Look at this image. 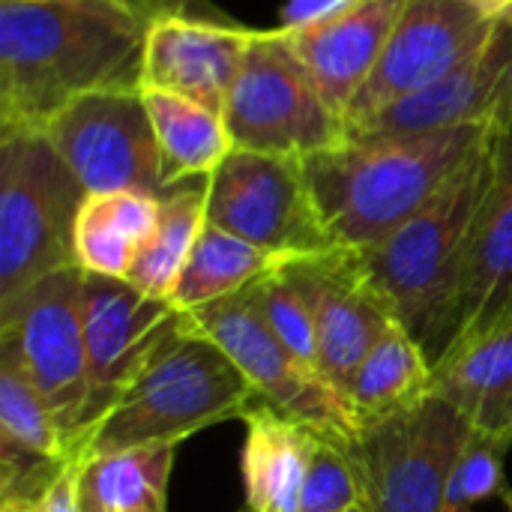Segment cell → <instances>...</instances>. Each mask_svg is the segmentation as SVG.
I'll use <instances>...</instances> for the list:
<instances>
[{"mask_svg": "<svg viewBox=\"0 0 512 512\" xmlns=\"http://www.w3.org/2000/svg\"><path fill=\"white\" fill-rule=\"evenodd\" d=\"M147 24L114 0L0 3V138L45 132L81 96L138 87Z\"/></svg>", "mask_w": 512, "mask_h": 512, "instance_id": "6da1fadb", "label": "cell"}, {"mask_svg": "<svg viewBox=\"0 0 512 512\" xmlns=\"http://www.w3.org/2000/svg\"><path fill=\"white\" fill-rule=\"evenodd\" d=\"M512 105L450 180L378 246L354 252L360 273L390 315L438 363L456 339L459 300L477 216L501 162Z\"/></svg>", "mask_w": 512, "mask_h": 512, "instance_id": "7a4b0ae2", "label": "cell"}, {"mask_svg": "<svg viewBox=\"0 0 512 512\" xmlns=\"http://www.w3.org/2000/svg\"><path fill=\"white\" fill-rule=\"evenodd\" d=\"M498 117L429 132L345 138L303 159L333 243L363 252L390 237L450 180Z\"/></svg>", "mask_w": 512, "mask_h": 512, "instance_id": "3957f363", "label": "cell"}, {"mask_svg": "<svg viewBox=\"0 0 512 512\" xmlns=\"http://www.w3.org/2000/svg\"><path fill=\"white\" fill-rule=\"evenodd\" d=\"M255 402L243 372L183 312L177 330L93 426L81 462L138 447H180L204 429L243 420Z\"/></svg>", "mask_w": 512, "mask_h": 512, "instance_id": "277c9868", "label": "cell"}, {"mask_svg": "<svg viewBox=\"0 0 512 512\" xmlns=\"http://www.w3.org/2000/svg\"><path fill=\"white\" fill-rule=\"evenodd\" d=\"M87 192L42 132L0 138V306L78 267L75 222Z\"/></svg>", "mask_w": 512, "mask_h": 512, "instance_id": "5b68a950", "label": "cell"}, {"mask_svg": "<svg viewBox=\"0 0 512 512\" xmlns=\"http://www.w3.org/2000/svg\"><path fill=\"white\" fill-rule=\"evenodd\" d=\"M234 147L309 159L348 138L282 27L252 42L222 111Z\"/></svg>", "mask_w": 512, "mask_h": 512, "instance_id": "8992f818", "label": "cell"}, {"mask_svg": "<svg viewBox=\"0 0 512 512\" xmlns=\"http://www.w3.org/2000/svg\"><path fill=\"white\" fill-rule=\"evenodd\" d=\"M0 354L30 378L81 459L87 423L84 270H57L0 306Z\"/></svg>", "mask_w": 512, "mask_h": 512, "instance_id": "52a82bcc", "label": "cell"}, {"mask_svg": "<svg viewBox=\"0 0 512 512\" xmlns=\"http://www.w3.org/2000/svg\"><path fill=\"white\" fill-rule=\"evenodd\" d=\"M204 186L207 222L270 255L303 261L339 249L318 213L306 165L297 156L234 147Z\"/></svg>", "mask_w": 512, "mask_h": 512, "instance_id": "ba28073f", "label": "cell"}, {"mask_svg": "<svg viewBox=\"0 0 512 512\" xmlns=\"http://www.w3.org/2000/svg\"><path fill=\"white\" fill-rule=\"evenodd\" d=\"M468 435V417L441 396L417 411L363 426L348 456L369 510L444 512L450 474Z\"/></svg>", "mask_w": 512, "mask_h": 512, "instance_id": "9c48e42d", "label": "cell"}, {"mask_svg": "<svg viewBox=\"0 0 512 512\" xmlns=\"http://www.w3.org/2000/svg\"><path fill=\"white\" fill-rule=\"evenodd\" d=\"M186 315L243 372L258 402L288 414L291 420L306 423L309 429L345 447L360 435V423L348 399L318 372L306 369L273 336L252 300V285Z\"/></svg>", "mask_w": 512, "mask_h": 512, "instance_id": "30bf717a", "label": "cell"}, {"mask_svg": "<svg viewBox=\"0 0 512 512\" xmlns=\"http://www.w3.org/2000/svg\"><path fill=\"white\" fill-rule=\"evenodd\" d=\"M87 195H165L162 153L141 87H111L72 102L42 132Z\"/></svg>", "mask_w": 512, "mask_h": 512, "instance_id": "8fae6325", "label": "cell"}, {"mask_svg": "<svg viewBox=\"0 0 512 512\" xmlns=\"http://www.w3.org/2000/svg\"><path fill=\"white\" fill-rule=\"evenodd\" d=\"M501 21L462 0H408L381 60L345 111V132L453 72L492 39Z\"/></svg>", "mask_w": 512, "mask_h": 512, "instance_id": "7c38bea8", "label": "cell"}, {"mask_svg": "<svg viewBox=\"0 0 512 512\" xmlns=\"http://www.w3.org/2000/svg\"><path fill=\"white\" fill-rule=\"evenodd\" d=\"M183 312L168 300L147 297L126 279L84 273V348H87V423L111 411L147 366L153 351L177 330ZM84 450V444H81Z\"/></svg>", "mask_w": 512, "mask_h": 512, "instance_id": "4fadbf2b", "label": "cell"}, {"mask_svg": "<svg viewBox=\"0 0 512 512\" xmlns=\"http://www.w3.org/2000/svg\"><path fill=\"white\" fill-rule=\"evenodd\" d=\"M258 36L261 27L204 18L192 9L159 12L144 33L138 87L177 93L222 114Z\"/></svg>", "mask_w": 512, "mask_h": 512, "instance_id": "5bb4252c", "label": "cell"}, {"mask_svg": "<svg viewBox=\"0 0 512 512\" xmlns=\"http://www.w3.org/2000/svg\"><path fill=\"white\" fill-rule=\"evenodd\" d=\"M291 279L306 294L318 330V372L345 396V387L375 342L399 324L357 267L354 252L288 261Z\"/></svg>", "mask_w": 512, "mask_h": 512, "instance_id": "9a60e30c", "label": "cell"}, {"mask_svg": "<svg viewBox=\"0 0 512 512\" xmlns=\"http://www.w3.org/2000/svg\"><path fill=\"white\" fill-rule=\"evenodd\" d=\"M512 78V18H504L492 39L459 63L453 72L435 84L393 102L390 108L369 117L348 138L366 135H402V132H429L462 123H486L498 117L510 99Z\"/></svg>", "mask_w": 512, "mask_h": 512, "instance_id": "2e32d148", "label": "cell"}, {"mask_svg": "<svg viewBox=\"0 0 512 512\" xmlns=\"http://www.w3.org/2000/svg\"><path fill=\"white\" fill-rule=\"evenodd\" d=\"M405 6L408 0H360L330 21L300 30L282 27L300 60L306 63L309 75L315 78L318 90L342 120L357 90L369 81L375 63L381 60L384 45Z\"/></svg>", "mask_w": 512, "mask_h": 512, "instance_id": "e0dca14e", "label": "cell"}, {"mask_svg": "<svg viewBox=\"0 0 512 512\" xmlns=\"http://www.w3.org/2000/svg\"><path fill=\"white\" fill-rule=\"evenodd\" d=\"M512 312V117L501 144L498 174L477 216L462 300L456 342L492 327Z\"/></svg>", "mask_w": 512, "mask_h": 512, "instance_id": "ac0fdd59", "label": "cell"}, {"mask_svg": "<svg viewBox=\"0 0 512 512\" xmlns=\"http://www.w3.org/2000/svg\"><path fill=\"white\" fill-rule=\"evenodd\" d=\"M243 441V510L240 512H300L306 474L318 441L327 438L288 414L255 402L246 417Z\"/></svg>", "mask_w": 512, "mask_h": 512, "instance_id": "d6986e66", "label": "cell"}, {"mask_svg": "<svg viewBox=\"0 0 512 512\" xmlns=\"http://www.w3.org/2000/svg\"><path fill=\"white\" fill-rule=\"evenodd\" d=\"M435 396L474 429L512 435V312L447 348L435 363Z\"/></svg>", "mask_w": 512, "mask_h": 512, "instance_id": "ffe728a7", "label": "cell"}, {"mask_svg": "<svg viewBox=\"0 0 512 512\" xmlns=\"http://www.w3.org/2000/svg\"><path fill=\"white\" fill-rule=\"evenodd\" d=\"M432 396L435 363L402 324H393L375 342V348L366 354L345 387V399L360 429L417 411Z\"/></svg>", "mask_w": 512, "mask_h": 512, "instance_id": "44dd1931", "label": "cell"}, {"mask_svg": "<svg viewBox=\"0 0 512 512\" xmlns=\"http://www.w3.org/2000/svg\"><path fill=\"white\" fill-rule=\"evenodd\" d=\"M162 198L147 192L87 195L75 222V264L90 276L129 279L159 225Z\"/></svg>", "mask_w": 512, "mask_h": 512, "instance_id": "7402d4cb", "label": "cell"}, {"mask_svg": "<svg viewBox=\"0 0 512 512\" xmlns=\"http://www.w3.org/2000/svg\"><path fill=\"white\" fill-rule=\"evenodd\" d=\"M144 105L159 141L165 189L210 177L234 150V138L219 111L165 90H144Z\"/></svg>", "mask_w": 512, "mask_h": 512, "instance_id": "603a6c76", "label": "cell"}, {"mask_svg": "<svg viewBox=\"0 0 512 512\" xmlns=\"http://www.w3.org/2000/svg\"><path fill=\"white\" fill-rule=\"evenodd\" d=\"M177 447H138L81 462V512H168Z\"/></svg>", "mask_w": 512, "mask_h": 512, "instance_id": "cb8c5ba5", "label": "cell"}, {"mask_svg": "<svg viewBox=\"0 0 512 512\" xmlns=\"http://www.w3.org/2000/svg\"><path fill=\"white\" fill-rule=\"evenodd\" d=\"M288 264V258L270 255L258 249L255 243L228 234L207 222L201 231L186 270L177 282V291L171 297V306L180 312H192L201 306H210L222 297H231L237 291H246L267 273Z\"/></svg>", "mask_w": 512, "mask_h": 512, "instance_id": "d4e9b609", "label": "cell"}, {"mask_svg": "<svg viewBox=\"0 0 512 512\" xmlns=\"http://www.w3.org/2000/svg\"><path fill=\"white\" fill-rule=\"evenodd\" d=\"M207 228V186H174L162 195L159 225L141 255L135 258V267L126 282H132L138 291L156 300H168L177 291V282L186 270V261Z\"/></svg>", "mask_w": 512, "mask_h": 512, "instance_id": "484cf974", "label": "cell"}, {"mask_svg": "<svg viewBox=\"0 0 512 512\" xmlns=\"http://www.w3.org/2000/svg\"><path fill=\"white\" fill-rule=\"evenodd\" d=\"M252 300L273 330V336L312 372H318V330H315V315L300 291V285L291 279L288 264L279 270L267 273L252 285ZM321 375V372H318Z\"/></svg>", "mask_w": 512, "mask_h": 512, "instance_id": "4316f807", "label": "cell"}, {"mask_svg": "<svg viewBox=\"0 0 512 512\" xmlns=\"http://www.w3.org/2000/svg\"><path fill=\"white\" fill-rule=\"evenodd\" d=\"M360 501L363 489L348 447L333 438H321L306 474L300 512H351Z\"/></svg>", "mask_w": 512, "mask_h": 512, "instance_id": "83f0119b", "label": "cell"}, {"mask_svg": "<svg viewBox=\"0 0 512 512\" xmlns=\"http://www.w3.org/2000/svg\"><path fill=\"white\" fill-rule=\"evenodd\" d=\"M357 3L360 0H288L279 9V27H285V30L312 27V24H321V21H330L342 12H348Z\"/></svg>", "mask_w": 512, "mask_h": 512, "instance_id": "f1b7e54d", "label": "cell"}, {"mask_svg": "<svg viewBox=\"0 0 512 512\" xmlns=\"http://www.w3.org/2000/svg\"><path fill=\"white\" fill-rule=\"evenodd\" d=\"M78 480H81V462H75L45 495H39L36 501L24 504V507H12V510L0 512H81V495H78Z\"/></svg>", "mask_w": 512, "mask_h": 512, "instance_id": "f546056e", "label": "cell"}, {"mask_svg": "<svg viewBox=\"0 0 512 512\" xmlns=\"http://www.w3.org/2000/svg\"><path fill=\"white\" fill-rule=\"evenodd\" d=\"M480 12H486L489 18H512V0H462Z\"/></svg>", "mask_w": 512, "mask_h": 512, "instance_id": "4dcf8cb0", "label": "cell"}, {"mask_svg": "<svg viewBox=\"0 0 512 512\" xmlns=\"http://www.w3.org/2000/svg\"><path fill=\"white\" fill-rule=\"evenodd\" d=\"M351 512H372V510H369V504H366V501H360V504H357Z\"/></svg>", "mask_w": 512, "mask_h": 512, "instance_id": "1f68e13d", "label": "cell"}, {"mask_svg": "<svg viewBox=\"0 0 512 512\" xmlns=\"http://www.w3.org/2000/svg\"><path fill=\"white\" fill-rule=\"evenodd\" d=\"M510 99H512V78H510Z\"/></svg>", "mask_w": 512, "mask_h": 512, "instance_id": "d6a6232c", "label": "cell"}]
</instances>
